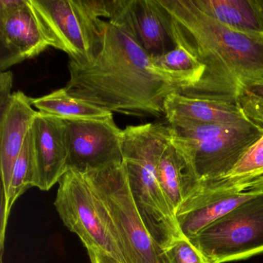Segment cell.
I'll return each instance as SVG.
<instances>
[{"label": "cell", "instance_id": "cell-1", "mask_svg": "<svg viewBox=\"0 0 263 263\" xmlns=\"http://www.w3.org/2000/svg\"><path fill=\"white\" fill-rule=\"evenodd\" d=\"M68 68L64 88L70 95L112 113L141 118L164 117L166 98L193 86L185 77L157 67L130 35L109 21L96 57L84 64L70 60Z\"/></svg>", "mask_w": 263, "mask_h": 263}, {"label": "cell", "instance_id": "cell-2", "mask_svg": "<svg viewBox=\"0 0 263 263\" xmlns=\"http://www.w3.org/2000/svg\"><path fill=\"white\" fill-rule=\"evenodd\" d=\"M175 46L204 67L196 86L182 95L237 103L263 82V36L233 30L200 10L193 0H158Z\"/></svg>", "mask_w": 263, "mask_h": 263}, {"label": "cell", "instance_id": "cell-3", "mask_svg": "<svg viewBox=\"0 0 263 263\" xmlns=\"http://www.w3.org/2000/svg\"><path fill=\"white\" fill-rule=\"evenodd\" d=\"M172 138L169 125L147 123L123 130V164L141 219L164 250L183 237L158 178V166Z\"/></svg>", "mask_w": 263, "mask_h": 263}, {"label": "cell", "instance_id": "cell-4", "mask_svg": "<svg viewBox=\"0 0 263 263\" xmlns=\"http://www.w3.org/2000/svg\"><path fill=\"white\" fill-rule=\"evenodd\" d=\"M171 142L200 183L226 175L263 135L254 123L241 124H168Z\"/></svg>", "mask_w": 263, "mask_h": 263}, {"label": "cell", "instance_id": "cell-5", "mask_svg": "<svg viewBox=\"0 0 263 263\" xmlns=\"http://www.w3.org/2000/svg\"><path fill=\"white\" fill-rule=\"evenodd\" d=\"M52 47L84 64L99 53L111 0H29Z\"/></svg>", "mask_w": 263, "mask_h": 263}, {"label": "cell", "instance_id": "cell-6", "mask_svg": "<svg viewBox=\"0 0 263 263\" xmlns=\"http://www.w3.org/2000/svg\"><path fill=\"white\" fill-rule=\"evenodd\" d=\"M108 213L127 263H167L151 236L134 201L124 164L83 175Z\"/></svg>", "mask_w": 263, "mask_h": 263}, {"label": "cell", "instance_id": "cell-7", "mask_svg": "<svg viewBox=\"0 0 263 263\" xmlns=\"http://www.w3.org/2000/svg\"><path fill=\"white\" fill-rule=\"evenodd\" d=\"M58 184L57 211L87 252L104 255L117 263H127L111 219L84 175L68 169Z\"/></svg>", "mask_w": 263, "mask_h": 263}, {"label": "cell", "instance_id": "cell-8", "mask_svg": "<svg viewBox=\"0 0 263 263\" xmlns=\"http://www.w3.org/2000/svg\"><path fill=\"white\" fill-rule=\"evenodd\" d=\"M255 195L190 241L213 263L263 253V192Z\"/></svg>", "mask_w": 263, "mask_h": 263}, {"label": "cell", "instance_id": "cell-9", "mask_svg": "<svg viewBox=\"0 0 263 263\" xmlns=\"http://www.w3.org/2000/svg\"><path fill=\"white\" fill-rule=\"evenodd\" d=\"M67 170L84 175L122 164V135L113 116L99 120H64Z\"/></svg>", "mask_w": 263, "mask_h": 263}, {"label": "cell", "instance_id": "cell-10", "mask_svg": "<svg viewBox=\"0 0 263 263\" xmlns=\"http://www.w3.org/2000/svg\"><path fill=\"white\" fill-rule=\"evenodd\" d=\"M109 22L130 35L152 58L175 47L158 0H111Z\"/></svg>", "mask_w": 263, "mask_h": 263}, {"label": "cell", "instance_id": "cell-11", "mask_svg": "<svg viewBox=\"0 0 263 263\" xmlns=\"http://www.w3.org/2000/svg\"><path fill=\"white\" fill-rule=\"evenodd\" d=\"M33 187L49 191L67 171L65 127L61 118L37 112L31 127Z\"/></svg>", "mask_w": 263, "mask_h": 263}, {"label": "cell", "instance_id": "cell-12", "mask_svg": "<svg viewBox=\"0 0 263 263\" xmlns=\"http://www.w3.org/2000/svg\"><path fill=\"white\" fill-rule=\"evenodd\" d=\"M51 41L46 34L29 0L19 10L0 19V70L38 56Z\"/></svg>", "mask_w": 263, "mask_h": 263}, {"label": "cell", "instance_id": "cell-13", "mask_svg": "<svg viewBox=\"0 0 263 263\" xmlns=\"http://www.w3.org/2000/svg\"><path fill=\"white\" fill-rule=\"evenodd\" d=\"M31 100L22 91L15 92L8 108L0 115V167L4 198L8 195L15 163L37 115Z\"/></svg>", "mask_w": 263, "mask_h": 263}, {"label": "cell", "instance_id": "cell-14", "mask_svg": "<svg viewBox=\"0 0 263 263\" xmlns=\"http://www.w3.org/2000/svg\"><path fill=\"white\" fill-rule=\"evenodd\" d=\"M164 118L175 122L197 124H241L253 123L238 103L224 100L194 98L173 93L164 103Z\"/></svg>", "mask_w": 263, "mask_h": 263}, {"label": "cell", "instance_id": "cell-15", "mask_svg": "<svg viewBox=\"0 0 263 263\" xmlns=\"http://www.w3.org/2000/svg\"><path fill=\"white\" fill-rule=\"evenodd\" d=\"M254 195L247 191L227 192L187 201L176 215L180 232L192 239Z\"/></svg>", "mask_w": 263, "mask_h": 263}, {"label": "cell", "instance_id": "cell-16", "mask_svg": "<svg viewBox=\"0 0 263 263\" xmlns=\"http://www.w3.org/2000/svg\"><path fill=\"white\" fill-rule=\"evenodd\" d=\"M158 178L175 216L183 204L199 189L198 178L171 141L158 163Z\"/></svg>", "mask_w": 263, "mask_h": 263}, {"label": "cell", "instance_id": "cell-17", "mask_svg": "<svg viewBox=\"0 0 263 263\" xmlns=\"http://www.w3.org/2000/svg\"><path fill=\"white\" fill-rule=\"evenodd\" d=\"M195 5L224 25L249 34L263 36L261 0H193Z\"/></svg>", "mask_w": 263, "mask_h": 263}, {"label": "cell", "instance_id": "cell-18", "mask_svg": "<svg viewBox=\"0 0 263 263\" xmlns=\"http://www.w3.org/2000/svg\"><path fill=\"white\" fill-rule=\"evenodd\" d=\"M261 175H263V135L249 147L226 175L216 179L200 183L198 192L189 201L223 192H238L243 186Z\"/></svg>", "mask_w": 263, "mask_h": 263}, {"label": "cell", "instance_id": "cell-19", "mask_svg": "<svg viewBox=\"0 0 263 263\" xmlns=\"http://www.w3.org/2000/svg\"><path fill=\"white\" fill-rule=\"evenodd\" d=\"M31 102L39 112L64 120H99L113 116L112 112L72 96L64 87L45 96L32 98Z\"/></svg>", "mask_w": 263, "mask_h": 263}, {"label": "cell", "instance_id": "cell-20", "mask_svg": "<svg viewBox=\"0 0 263 263\" xmlns=\"http://www.w3.org/2000/svg\"><path fill=\"white\" fill-rule=\"evenodd\" d=\"M152 60L157 67L164 71L185 77L192 83V88L201 81L205 70L201 63L179 46Z\"/></svg>", "mask_w": 263, "mask_h": 263}, {"label": "cell", "instance_id": "cell-21", "mask_svg": "<svg viewBox=\"0 0 263 263\" xmlns=\"http://www.w3.org/2000/svg\"><path fill=\"white\" fill-rule=\"evenodd\" d=\"M167 263H213L184 236L164 250Z\"/></svg>", "mask_w": 263, "mask_h": 263}, {"label": "cell", "instance_id": "cell-22", "mask_svg": "<svg viewBox=\"0 0 263 263\" xmlns=\"http://www.w3.org/2000/svg\"><path fill=\"white\" fill-rule=\"evenodd\" d=\"M237 103L251 121L263 128V99L243 93Z\"/></svg>", "mask_w": 263, "mask_h": 263}, {"label": "cell", "instance_id": "cell-23", "mask_svg": "<svg viewBox=\"0 0 263 263\" xmlns=\"http://www.w3.org/2000/svg\"><path fill=\"white\" fill-rule=\"evenodd\" d=\"M13 73L11 71L1 72L0 75V115H2L8 108L11 103L13 93Z\"/></svg>", "mask_w": 263, "mask_h": 263}, {"label": "cell", "instance_id": "cell-24", "mask_svg": "<svg viewBox=\"0 0 263 263\" xmlns=\"http://www.w3.org/2000/svg\"><path fill=\"white\" fill-rule=\"evenodd\" d=\"M27 0H0V19L7 17L19 10Z\"/></svg>", "mask_w": 263, "mask_h": 263}, {"label": "cell", "instance_id": "cell-25", "mask_svg": "<svg viewBox=\"0 0 263 263\" xmlns=\"http://www.w3.org/2000/svg\"><path fill=\"white\" fill-rule=\"evenodd\" d=\"M243 93H249V95L263 99V82L257 83V84L250 86Z\"/></svg>", "mask_w": 263, "mask_h": 263}, {"label": "cell", "instance_id": "cell-26", "mask_svg": "<svg viewBox=\"0 0 263 263\" xmlns=\"http://www.w3.org/2000/svg\"><path fill=\"white\" fill-rule=\"evenodd\" d=\"M88 255L91 263H117L116 261H113L104 255H99L95 252H88Z\"/></svg>", "mask_w": 263, "mask_h": 263}, {"label": "cell", "instance_id": "cell-27", "mask_svg": "<svg viewBox=\"0 0 263 263\" xmlns=\"http://www.w3.org/2000/svg\"><path fill=\"white\" fill-rule=\"evenodd\" d=\"M263 192V182L258 183V184H253L250 187L246 189L243 192Z\"/></svg>", "mask_w": 263, "mask_h": 263}, {"label": "cell", "instance_id": "cell-28", "mask_svg": "<svg viewBox=\"0 0 263 263\" xmlns=\"http://www.w3.org/2000/svg\"><path fill=\"white\" fill-rule=\"evenodd\" d=\"M263 182V175L261 176L258 177V178H255V179L252 180L250 182L246 184V185L243 186L241 189H240L238 192H243V191L246 190L248 187H250V186L253 185V184H258V183Z\"/></svg>", "mask_w": 263, "mask_h": 263}, {"label": "cell", "instance_id": "cell-29", "mask_svg": "<svg viewBox=\"0 0 263 263\" xmlns=\"http://www.w3.org/2000/svg\"><path fill=\"white\" fill-rule=\"evenodd\" d=\"M261 5H262V7H263V0H261Z\"/></svg>", "mask_w": 263, "mask_h": 263}]
</instances>
